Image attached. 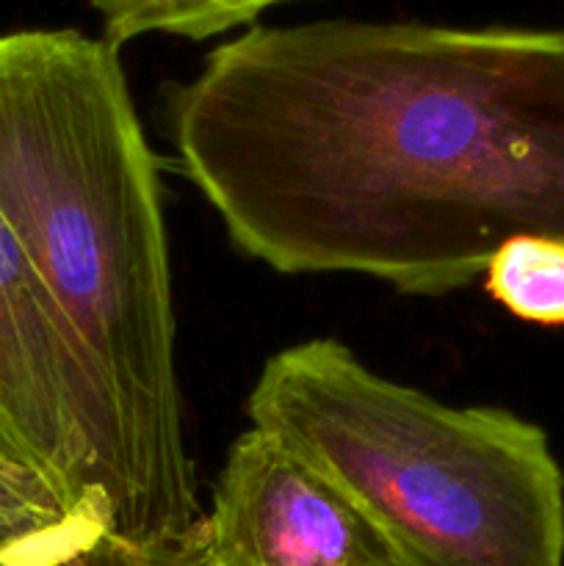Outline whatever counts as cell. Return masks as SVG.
Here are the masks:
<instances>
[{
  "instance_id": "8",
  "label": "cell",
  "mask_w": 564,
  "mask_h": 566,
  "mask_svg": "<svg viewBox=\"0 0 564 566\" xmlns=\"http://www.w3.org/2000/svg\"><path fill=\"white\" fill-rule=\"evenodd\" d=\"M484 287L506 313L536 326H564V241L518 235L484 269Z\"/></svg>"
},
{
  "instance_id": "4",
  "label": "cell",
  "mask_w": 564,
  "mask_h": 566,
  "mask_svg": "<svg viewBox=\"0 0 564 566\" xmlns=\"http://www.w3.org/2000/svg\"><path fill=\"white\" fill-rule=\"evenodd\" d=\"M0 434L70 501L122 536L119 415L31 260L0 219Z\"/></svg>"
},
{
  "instance_id": "7",
  "label": "cell",
  "mask_w": 564,
  "mask_h": 566,
  "mask_svg": "<svg viewBox=\"0 0 564 566\" xmlns=\"http://www.w3.org/2000/svg\"><path fill=\"white\" fill-rule=\"evenodd\" d=\"M291 0H88L111 48L142 36H180L205 42L252 25L271 6Z\"/></svg>"
},
{
  "instance_id": "9",
  "label": "cell",
  "mask_w": 564,
  "mask_h": 566,
  "mask_svg": "<svg viewBox=\"0 0 564 566\" xmlns=\"http://www.w3.org/2000/svg\"><path fill=\"white\" fill-rule=\"evenodd\" d=\"M202 523V520H199ZM3 566V564H0ZM50 566H213L199 536L194 534L177 542H133L108 531L92 547Z\"/></svg>"
},
{
  "instance_id": "6",
  "label": "cell",
  "mask_w": 564,
  "mask_h": 566,
  "mask_svg": "<svg viewBox=\"0 0 564 566\" xmlns=\"http://www.w3.org/2000/svg\"><path fill=\"white\" fill-rule=\"evenodd\" d=\"M108 531L0 434V564H59Z\"/></svg>"
},
{
  "instance_id": "3",
  "label": "cell",
  "mask_w": 564,
  "mask_h": 566,
  "mask_svg": "<svg viewBox=\"0 0 564 566\" xmlns=\"http://www.w3.org/2000/svg\"><path fill=\"white\" fill-rule=\"evenodd\" d=\"M247 415L330 479L401 566L564 564V473L531 420L448 407L335 337L265 359Z\"/></svg>"
},
{
  "instance_id": "1",
  "label": "cell",
  "mask_w": 564,
  "mask_h": 566,
  "mask_svg": "<svg viewBox=\"0 0 564 566\" xmlns=\"http://www.w3.org/2000/svg\"><path fill=\"white\" fill-rule=\"evenodd\" d=\"M166 111L186 180L276 274L442 296L512 238L564 241V31L258 25Z\"/></svg>"
},
{
  "instance_id": "2",
  "label": "cell",
  "mask_w": 564,
  "mask_h": 566,
  "mask_svg": "<svg viewBox=\"0 0 564 566\" xmlns=\"http://www.w3.org/2000/svg\"><path fill=\"white\" fill-rule=\"evenodd\" d=\"M0 219L119 415L133 542L194 534L160 177L119 50L75 28L0 33Z\"/></svg>"
},
{
  "instance_id": "5",
  "label": "cell",
  "mask_w": 564,
  "mask_h": 566,
  "mask_svg": "<svg viewBox=\"0 0 564 566\" xmlns=\"http://www.w3.org/2000/svg\"><path fill=\"white\" fill-rule=\"evenodd\" d=\"M199 536L213 566H401L330 479L254 426L227 451Z\"/></svg>"
}]
</instances>
